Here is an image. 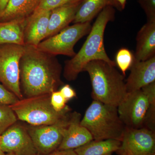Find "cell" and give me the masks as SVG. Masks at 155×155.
Segmentation results:
<instances>
[{
  "instance_id": "cell-1",
  "label": "cell",
  "mask_w": 155,
  "mask_h": 155,
  "mask_svg": "<svg viewBox=\"0 0 155 155\" xmlns=\"http://www.w3.org/2000/svg\"><path fill=\"white\" fill-rule=\"evenodd\" d=\"M62 66L56 56L25 45L19 62L20 87L25 98L51 94L63 85Z\"/></svg>"
},
{
  "instance_id": "cell-2",
  "label": "cell",
  "mask_w": 155,
  "mask_h": 155,
  "mask_svg": "<svg viewBox=\"0 0 155 155\" xmlns=\"http://www.w3.org/2000/svg\"><path fill=\"white\" fill-rule=\"evenodd\" d=\"M107 6L98 14L95 22L91 26L88 36L79 50L70 60L65 63L64 77L68 81L75 80L87 64L94 61H103L116 67L106 53L104 45V35L108 22L115 19L116 10Z\"/></svg>"
},
{
  "instance_id": "cell-3",
  "label": "cell",
  "mask_w": 155,
  "mask_h": 155,
  "mask_svg": "<svg viewBox=\"0 0 155 155\" xmlns=\"http://www.w3.org/2000/svg\"><path fill=\"white\" fill-rule=\"evenodd\" d=\"M84 71L90 78L94 100L117 107L127 95L125 77L115 66L105 61H94L87 64Z\"/></svg>"
},
{
  "instance_id": "cell-4",
  "label": "cell",
  "mask_w": 155,
  "mask_h": 155,
  "mask_svg": "<svg viewBox=\"0 0 155 155\" xmlns=\"http://www.w3.org/2000/svg\"><path fill=\"white\" fill-rule=\"evenodd\" d=\"M81 125L87 128L96 140L121 141L125 128L119 118L117 107L95 100L87 109Z\"/></svg>"
},
{
  "instance_id": "cell-5",
  "label": "cell",
  "mask_w": 155,
  "mask_h": 155,
  "mask_svg": "<svg viewBox=\"0 0 155 155\" xmlns=\"http://www.w3.org/2000/svg\"><path fill=\"white\" fill-rule=\"evenodd\" d=\"M51 95L47 94L23 98L10 106L17 120L33 126L51 125L70 114L71 109L67 105L63 110H55L51 104Z\"/></svg>"
},
{
  "instance_id": "cell-6",
  "label": "cell",
  "mask_w": 155,
  "mask_h": 155,
  "mask_svg": "<svg viewBox=\"0 0 155 155\" xmlns=\"http://www.w3.org/2000/svg\"><path fill=\"white\" fill-rule=\"evenodd\" d=\"M91 28V22L75 23L57 34L45 39L36 47L39 51L51 55L73 57L76 54L74 49L75 45L89 33Z\"/></svg>"
},
{
  "instance_id": "cell-7",
  "label": "cell",
  "mask_w": 155,
  "mask_h": 155,
  "mask_svg": "<svg viewBox=\"0 0 155 155\" xmlns=\"http://www.w3.org/2000/svg\"><path fill=\"white\" fill-rule=\"evenodd\" d=\"M25 46L0 45V82L19 100L23 99L20 87L19 62Z\"/></svg>"
},
{
  "instance_id": "cell-8",
  "label": "cell",
  "mask_w": 155,
  "mask_h": 155,
  "mask_svg": "<svg viewBox=\"0 0 155 155\" xmlns=\"http://www.w3.org/2000/svg\"><path fill=\"white\" fill-rule=\"evenodd\" d=\"M71 113L51 125L26 126L38 155H48L58 149L64 130L69 124Z\"/></svg>"
},
{
  "instance_id": "cell-9",
  "label": "cell",
  "mask_w": 155,
  "mask_h": 155,
  "mask_svg": "<svg viewBox=\"0 0 155 155\" xmlns=\"http://www.w3.org/2000/svg\"><path fill=\"white\" fill-rule=\"evenodd\" d=\"M149 106L148 98L141 89L127 93L117 107L119 118L125 127L133 128L143 127Z\"/></svg>"
},
{
  "instance_id": "cell-10",
  "label": "cell",
  "mask_w": 155,
  "mask_h": 155,
  "mask_svg": "<svg viewBox=\"0 0 155 155\" xmlns=\"http://www.w3.org/2000/svg\"><path fill=\"white\" fill-rule=\"evenodd\" d=\"M119 155H155V132L146 127H125Z\"/></svg>"
},
{
  "instance_id": "cell-11",
  "label": "cell",
  "mask_w": 155,
  "mask_h": 155,
  "mask_svg": "<svg viewBox=\"0 0 155 155\" xmlns=\"http://www.w3.org/2000/svg\"><path fill=\"white\" fill-rule=\"evenodd\" d=\"M0 149L14 155H38L26 127L15 122L1 135Z\"/></svg>"
},
{
  "instance_id": "cell-12",
  "label": "cell",
  "mask_w": 155,
  "mask_h": 155,
  "mask_svg": "<svg viewBox=\"0 0 155 155\" xmlns=\"http://www.w3.org/2000/svg\"><path fill=\"white\" fill-rule=\"evenodd\" d=\"M81 115L74 112L71 113L69 124L64 130L59 150H74L93 140L91 134L81 125Z\"/></svg>"
},
{
  "instance_id": "cell-13",
  "label": "cell",
  "mask_w": 155,
  "mask_h": 155,
  "mask_svg": "<svg viewBox=\"0 0 155 155\" xmlns=\"http://www.w3.org/2000/svg\"><path fill=\"white\" fill-rule=\"evenodd\" d=\"M125 82L127 93L141 89L155 81V57L145 61H134Z\"/></svg>"
},
{
  "instance_id": "cell-14",
  "label": "cell",
  "mask_w": 155,
  "mask_h": 155,
  "mask_svg": "<svg viewBox=\"0 0 155 155\" xmlns=\"http://www.w3.org/2000/svg\"><path fill=\"white\" fill-rule=\"evenodd\" d=\"M51 11H35L26 18L24 36L25 45L37 47L45 39Z\"/></svg>"
},
{
  "instance_id": "cell-15",
  "label": "cell",
  "mask_w": 155,
  "mask_h": 155,
  "mask_svg": "<svg viewBox=\"0 0 155 155\" xmlns=\"http://www.w3.org/2000/svg\"><path fill=\"white\" fill-rule=\"evenodd\" d=\"M83 1L69 3L51 11L45 39L57 34L73 22Z\"/></svg>"
},
{
  "instance_id": "cell-16",
  "label": "cell",
  "mask_w": 155,
  "mask_h": 155,
  "mask_svg": "<svg viewBox=\"0 0 155 155\" xmlns=\"http://www.w3.org/2000/svg\"><path fill=\"white\" fill-rule=\"evenodd\" d=\"M134 55V60L138 61L155 57V22H147L139 31Z\"/></svg>"
},
{
  "instance_id": "cell-17",
  "label": "cell",
  "mask_w": 155,
  "mask_h": 155,
  "mask_svg": "<svg viewBox=\"0 0 155 155\" xmlns=\"http://www.w3.org/2000/svg\"><path fill=\"white\" fill-rule=\"evenodd\" d=\"M41 0H10L0 13V22L26 19L36 11Z\"/></svg>"
},
{
  "instance_id": "cell-18",
  "label": "cell",
  "mask_w": 155,
  "mask_h": 155,
  "mask_svg": "<svg viewBox=\"0 0 155 155\" xmlns=\"http://www.w3.org/2000/svg\"><path fill=\"white\" fill-rule=\"evenodd\" d=\"M107 6L114 7L119 11H123L116 0H83L72 23L91 22Z\"/></svg>"
},
{
  "instance_id": "cell-19",
  "label": "cell",
  "mask_w": 155,
  "mask_h": 155,
  "mask_svg": "<svg viewBox=\"0 0 155 155\" xmlns=\"http://www.w3.org/2000/svg\"><path fill=\"white\" fill-rule=\"evenodd\" d=\"M26 20V18L0 22V45L25 46L24 32Z\"/></svg>"
},
{
  "instance_id": "cell-20",
  "label": "cell",
  "mask_w": 155,
  "mask_h": 155,
  "mask_svg": "<svg viewBox=\"0 0 155 155\" xmlns=\"http://www.w3.org/2000/svg\"><path fill=\"white\" fill-rule=\"evenodd\" d=\"M121 143L117 140H93L74 151L77 155H112L119 149Z\"/></svg>"
},
{
  "instance_id": "cell-21",
  "label": "cell",
  "mask_w": 155,
  "mask_h": 155,
  "mask_svg": "<svg viewBox=\"0 0 155 155\" xmlns=\"http://www.w3.org/2000/svg\"><path fill=\"white\" fill-rule=\"evenodd\" d=\"M141 89L147 95L149 102L143 127L155 132V81L143 87Z\"/></svg>"
},
{
  "instance_id": "cell-22",
  "label": "cell",
  "mask_w": 155,
  "mask_h": 155,
  "mask_svg": "<svg viewBox=\"0 0 155 155\" xmlns=\"http://www.w3.org/2000/svg\"><path fill=\"white\" fill-rule=\"evenodd\" d=\"M134 61V55L130 50L122 48L118 51L116 56V65L119 67L125 77L126 72L130 69Z\"/></svg>"
},
{
  "instance_id": "cell-23",
  "label": "cell",
  "mask_w": 155,
  "mask_h": 155,
  "mask_svg": "<svg viewBox=\"0 0 155 155\" xmlns=\"http://www.w3.org/2000/svg\"><path fill=\"white\" fill-rule=\"evenodd\" d=\"M17 120V116L10 106L0 104V135Z\"/></svg>"
},
{
  "instance_id": "cell-24",
  "label": "cell",
  "mask_w": 155,
  "mask_h": 155,
  "mask_svg": "<svg viewBox=\"0 0 155 155\" xmlns=\"http://www.w3.org/2000/svg\"><path fill=\"white\" fill-rule=\"evenodd\" d=\"M82 1L83 0H41L35 11H51L67 4Z\"/></svg>"
},
{
  "instance_id": "cell-25",
  "label": "cell",
  "mask_w": 155,
  "mask_h": 155,
  "mask_svg": "<svg viewBox=\"0 0 155 155\" xmlns=\"http://www.w3.org/2000/svg\"><path fill=\"white\" fill-rule=\"evenodd\" d=\"M138 2L146 15L147 22H155V0H138Z\"/></svg>"
},
{
  "instance_id": "cell-26",
  "label": "cell",
  "mask_w": 155,
  "mask_h": 155,
  "mask_svg": "<svg viewBox=\"0 0 155 155\" xmlns=\"http://www.w3.org/2000/svg\"><path fill=\"white\" fill-rule=\"evenodd\" d=\"M19 99L15 94L9 91L0 82V104L11 105Z\"/></svg>"
},
{
  "instance_id": "cell-27",
  "label": "cell",
  "mask_w": 155,
  "mask_h": 155,
  "mask_svg": "<svg viewBox=\"0 0 155 155\" xmlns=\"http://www.w3.org/2000/svg\"><path fill=\"white\" fill-rule=\"evenodd\" d=\"M67 101L60 91H54L51 95V104L54 110L60 112L67 107Z\"/></svg>"
},
{
  "instance_id": "cell-28",
  "label": "cell",
  "mask_w": 155,
  "mask_h": 155,
  "mask_svg": "<svg viewBox=\"0 0 155 155\" xmlns=\"http://www.w3.org/2000/svg\"><path fill=\"white\" fill-rule=\"evenodd\" d=\"M59 91L67 102L76 97L75 91L69 84L63 85Z\"/></svg>"
},
{
  "instance_id": "cell-29",
  "label": "cell",
  "mask_w": 155,
  "mask_h": 155,
  "mask_svg": "<svg viewBox=\"0 0 155 155\" xmlns=\"http://www.w3.org/2000/svg\"><path fill=\"white\" fill-rule=\"evenodd\" d=\"M48 155H77L74 150H57L51 153Z\"/></svg>"
},
{
  "instance_id": "cell-30",
  "label": "cell",
  "mask_w": 155,
  "mask_h": 155,
  "mask_svg": "<svg viewBox=\"0 0 155 155\" xmlns=\"http://www.w3.org/2000/svg\"><path fill=\"white\" fill-rule=\"evenodd\" d=\"M10 0H0V13L5 8Z\"/></svg>"
},
{
  "instance_id": "cell-31",
  "label": "cell",
  "mask_w": 155,
  "mask_h": 155,
  "mask_svg": "<svg viewBox=\"0 0 155 155\" xmlns=\"http://www.w3.org/2000/svg\"><path fill=\"white\" fill-rule=\"evenodd\" d=\"M119 5L121 6L122 10H123L125 8V6H126V2H127V0H116Z\"/></svg>"
},
{
  "instance_id": "cell-32",
  "label": "cell",
  "mask_w": 155,
  "mask_h": 155,
  "mask_svg": "<svg viewBox=\"0 0 155 155\" xmlns=\"http://www.w3.org/2000/svg\"><path fill=\"white\" fill-rule=\"evenodd\" d=\"M0 155H6V153H5L4 152H3L0 149Z\"/></svg>"
},
{
  "instance_id": "cell-33",
  "label": "cell",
  "mask_w": 155,
  "mask_h": 155,
  "mask_svg": "<svg viewBox=\"0 0 155 155\" xmlns=\"http://www.w3.org/2000/svg\"><path fill=\"white\" fill-rule=\"evenodd\" d=\"M6 155H14L10 154H6Z\"/></svg>"
},
{
  "instance_id": "cell-34",
  "label": "cell",
  "mask_w": 155,
  "mask_h": 155,
  "mask_svg": "<svg viewBox=\"0 0 155 155\" xmlns=\"http://www.w3.org/2000/svg\"><path fill=\"white\" fill-rule=\"evenodd\" d=\"M0 144H1V135H0Z\"/></svg>"
}]
</instances>
